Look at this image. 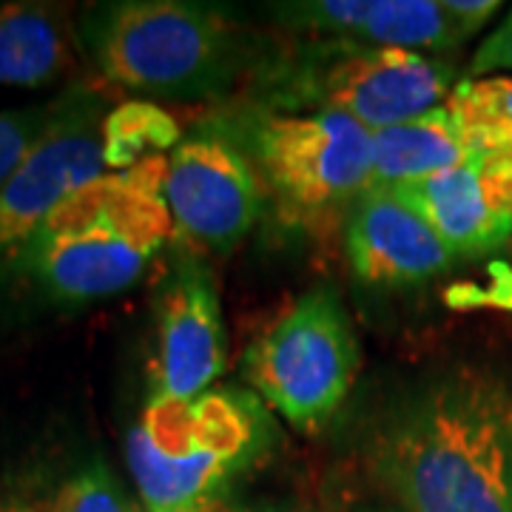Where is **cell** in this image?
<instances>
[{"label": "cell", "instance_id": "obj_2", "mask_svg": "<svg viewBox=\"0 0 512 512\" xmlns=\"http://www.w3.org/2000/svg\"><path fill=\"white\" fill-rule=\"evenodd\" d=\"M165 171L168 157L157 154L83 185L3 259L6 268L57 302L123 293L177 234L165 200Z\"/></svg>", "mask_w": 512, "mask_h": 512}, {"label": "cell", "instance_id": "obj_4", "mask_svg": "<svg viewBox=\"0 0 512 512\" xmlns=\"http://www.w3.org/2000/svg\"><path fill=\"white\" fill-rule=\"evenodd\" d=\"M274 441L254 396L208 390L191 402L151 399L126 439V461L148 512H163L225 490Z\"/></svg>", "mask_w": 512, "mask_h": 512}, {"label": "cell", "instance_id": "obj_10", "mask_svg": "<svg viewBox=\"0 0 512 512\" xmlns=\"http://www.w3.org/2000/svg\"><path fill=\"white\" fill-rule=\"evenodd\" d=\"M225 370L220 291L200 256H174L157 305V362L151 399L191 402Z\"/></svg>", "mask_w": 512, "mask_h": 512}, {"label": "cell", "instance_id": "obj_22", "mask_svg": "<svg viewBox=\"0 0 512 512\" xmlns=\"http://www.w3.org/2000/svg\"><path fill=\"white\" fill-rule=\"evenodd\" d=\"M163 512H242V510H239L234 501H228L225 495L217 493V495H208V498H200V501H191V504H183V507H174V510H163Z\"/></svg>", "mask_w": 512, "mask_h": 512}, {"label": "cell", "instance_id": "obj_8", "mask_svg": "<svg viewBox=\"0 0 512 512\" xmlns=\"http://www.w3.org/2000/svg\"><path fill=\"white\" fill-rule=\"evenodd\" d=\"M453 89L456 69L439 57L370 46L345 52L316 74L313 100L376 134L439 109Z\"/></svg>", "mask_w": 512, "mask_h": 512}, {"label": "cell", "instance_id": "obj_16", "mask_svg": "<svg viewBox=\"0 0 512 512\" xmlns=\"http://www.w3.org/2000/svg\"><path fill=\"white\" fill-rule=\"evenodd\" d=\"M444 106L478 160L512 157V77L458 80Z\"/></svg>", "mask_w": 512, "mask_h": 512}, {"label": "cell", "instance_id": "obj_6", "mask_svg": "<svg viewBox=\"0 0 512 512\" xmlns=\"http://www.w3.org/2000/svg\"><path fill=\"white\" fill-rule=\"evenodd\" d=\"M251 146L268 185L293 211L319 214L373 188V134L345 114H268Z\"/></svg>", "mask_w": 512, "mask_h": 512}, {"label": "cell", "instance_id": "obj_25", "mask_svg": "<svg viewBox=\"0 0 512 512\" xmlns=\"http://www.w3.org/2000/svg\"><path fill=\"white\" fill-rule=\"evenodd\" d=\"M384 512H404V510H384Z\"/></svg>", "mask_w": 512, "mask_h": 512}, {"label": "cell", "instance_id": "obj_9", "mask_svg": "<svg viewBox=\"0 0 512 512\" xmlns=\"http://www.w3.org/2000/svg\"><path fill=\"white\" fill-rule=\"evenodd\" d=\"M165 200L177 234L211 251H231L262 214L254 168L217 134L188 137L171 151Z\"/></svg>", "mask_w": 512, "mask_h": 512}, {"label": "cell", "instance_id": "obj_24", "mask_svg": "<svg viewBox=\"0 0 512 512\" xmlns=\"http://www.w3.org/2000/svg\"><path fill=\"white\" fill-rule=\"evenodd\" d=\"M0 512H40L37 507H29V504H23V501H3L0 504Z\"/></svg>", "mask_w": 512, "mask_h": 512}, {"label": "cell", "instance_id": "obj_5", "mask_svg": "<svg viewBox=\"0 0 512 512\" xmlns=\"http://www.w3.org/2000/svg\"><path fill=\"white\" fill-rule=\"evenodd\" d=\"M359 373V345L342 299L330 288L305 293L242 359L256 396L299 430H311L345 402Z\"/></svg>", "mask_w": 512, "mask_h": 512}, {"label": "cell", "instance_id": "obj_11", "mask_svg": "<svg viewBox=\"0 0 512 512\" xmlns=\"http://www.w3.org/2000/svg\"><path fill=\"white\" fill-rule=\"evenodd\" d=\"M456 256H481L512 234V157L476 160L427 180L387 188Z\"/></svg>", "mask_w": 512, "mask_h": 512}, {"label": "cell", "instance_id": "obj_7", "mask_svg": "<svg viewBox=\"0 0 512 512\" xmlns=\"http://www.w3.org/2000/svg\"><path fill=\"white\" fill-rule=\"evenodd\" d=\"M106 97L74 86L55 100V117L0 188V262L35 234L60 202L103 177Z\"/></svg>", "mask_w": 512, "mask_h": 512}, {"label": "cell", "instance_id": "obj_3", "mask_svg": "<svg viewBox=\"0 0 512 512\" xmlns=\"http://www.w3.org/2000/svg\"><path fill=\"white\" fill-rule=\"evenodd\" d=\"M77 43L109 83L131 92L220 94L245 66L234 23L185 0L94 3L77 18Z\"/></svg>", "mask_w": 512, "mask_h": 512}, {"label": "cell", "instance_id": "obj_13", "mask_svg": "<svg viewBox=\"0 0 512 512\" xmlns=\"http://www.w3.org/2000/svg\"><path fill=\"white\" fill-rule=\"evenodd\" d=\"M285 18L319 32L362 37L379 49L447 52L464 43L444 0H316L279 6Z\"/></svg>", "mask_w": 512, "mask_h": 512}, {"label": "cell", "instance_id": "obj_12", "mask_svg": "<svg viewBox=\"0 0 512 512\" xmlns=\"http://www.w3.org/2000/svg\"><path fill=\"white\" fill-rule=\"evenodd\" d=\"M345 239L353 274L384 288L421 285L456 262L439 234L387 188H370L353 202Z\"/></svg>", "mask_w": 512, "mask_h": 512}, {"label": "cell", "instance_id": "obj_21", "mask_svg": "<svg viewBox=\"0 0 512 512\" xmlns=\"http://www.w3.org/2000/svg\"><path fill=\"white\" fill-rule=\"evenodd\" d=\"M444 9L456 20L461 35L470 37L476 35L481 26H487V20L501 9V3L498 0H444Z\"/></svg>", "mask_w": 512, "mask_h": 512}, {"label": "cell", "instance_id": "obj_20", "mask_svg": "<svg viewBox=\"0 0 512 512\" xmlns=\"http://www.w3.org/2000/svg\"><path fill=\"white\" fill-rule=\"evenodd\" d=\"M490 72H512V12L493 35L478 46L467 80H478Z\"/></svg>", "mask_w": 512, "mask_h": 512}, {"label": "cell", "instance_id": "obj_14", "mask_svg": "<svg viewBox=\"0 0 512 512\" xmlns=\"http://www.w3.org/2000/svg\"><path fill=\"white\" fill-rule=\"evenodd\" d=\"M74 37L55 3H0V86L43 89L74 69Z\"/></svg>", "mask_w": 512, "mask_h": 512}, {"label": "cell", "instance_id": "obj_18", "mask_svg": "<svg viewBox=\"0 0 512 512\" xmlns=\"http://www.w3.org/2000/svg\"><path fill=\"white\" fill-rule=\"evenodd\" d=\"M49 512H131V507L109 470L92 464L57 490Z\"/></svg>", "mask_w": 512, "mask_h": 512}, {"label": "cell", "instance_id": "obj_23", "mask_svg": "<svg viewBox=\"0 0 512 512\" xmlns=\"http://www.w3.org/2000/svg\"><path fill=\"white\" fill-rule=\"evenodd\" d=\"M487 302H493L498 308L512 311V271L510 268H495V285L493 291L484 296Z\"/></svg>", "mask_w": 512, "mask_h": 512}, {"label": "cell", "instance_id": "obj_19", "mask_svg": "<svg viewBox=\"0 0 512 512\" xmlns=\"http://www.w3.org/2000/svg\"><path fill=\"white\" fill-rule=\"evenodd\" d=\"M52 117H55V103L0 114V188L15 174L23 157L35 148L43 131L52 123Z\"/></svg>", "mask_w": 512, "mask_h": 512}, {"label": "cell", "instance_id": "obj_1", "mask_svg": "<svg viewBox=\"0 0 512 512\" xmlns=\"http://www.w3.org/2000/svg\"><path fill=\"white\" fill-rule=\"evenodd\" d=\"M367 458L404 512H512V387L487 370L427 384Z\"/></svg>", "mask_w": 512, "mask_h": 512}, {"label": "cell", "instance_id": "obj_17", "mask_svg": "<svg viewBox=\"0 0 512 512\" xmlns=\"http://www.w3.org/2000/svg\"><path fill=\"white\" fill-rule=\"evenodd\" d=\"M171 146H180V126L154 103H123L103 123L106 168L114 171H128Z\"/></svg>", "mask_w": 512, "mask_h": 512}, {"label": "cell", "instance_id": "obj_15", "mask_svg": "<svg viewBox=\"0 0 512 512\" xmlns=\"http://www.w3.org/2000/svg\"><path fill=\"white\" fill-rule=\"evenodd\" d=\"M478 157L447 106L373 134V188L427 180Z\"/></svg>", "mask_w": 512, "mask_h": 512}]
</instances>
